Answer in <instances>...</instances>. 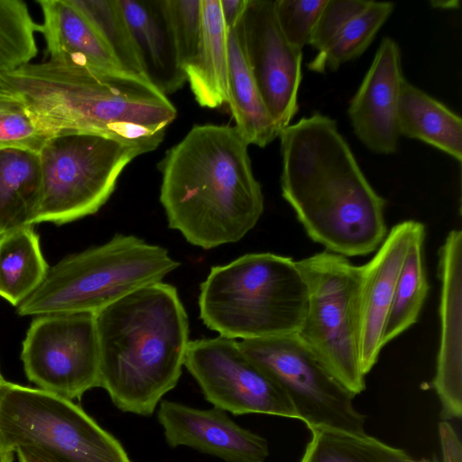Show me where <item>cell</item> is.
<instances>
[{
  "label": "cell",
  "instance_id": "25",
  "mask_svg": "<svg viewBox=\"0 0 462 462\" xmlns=\"http://www.w3.org/2000/svg\"><path fill=\"white\" fill-rule=\"evenodd\" d=\"M311 438L300 462H414L403 449L367 435L341 430H310Z\"/></svg>",
  "mask_w": 462,
  "mask_h": 462
},
{
  "label": "cell",
  "instance_id": "23",
  "mask_svg": "<svg viewBox=\"0 0 462 462\" xmlns=\"http://www.w3.org/2000/svg\"><path fill=\"white\" fill-rule=\"evenodd\" d=\"M39 152L0 149V236L33 226L42 197Z\"/></svg>",
  "mask_w": 462,
  "mask_h": 462
},
{
  "label": "cell",
  "instance_id": "32",
  "mask_svg": "<svg viewBox=\"0 0 462 462\" xmlns=\"http://www.w3.org/2000/svg\"><path fill=\"white\" fill-rule=\"evenodd\" d=\"M327 0H273L278 25L286 40L300 50L309 45Z\"/></svg>",
  "mask_w": 462,
  "mask_h": 462
},
{
  "label": "cell",
  "instance_id": "33",
  "mask_svg": "<svg viewBox=\"0 0 462 462\" xmlns=\"http://www.w3.org/2000/svg\"><path fill=\"white\" fill-rule=\"evenodd\" d=\"M368 3L364 0H327L309 45L318 51L322 50Z\"/></svg>",
  "mask_w": 462,
  "mask_h": 462
},
{
  "label": "cell",
  "instance_id": "8",
  "mask_svg": "<svg viewBox=\"0 0 462 462\" xmlns=\"http://www.w3.org/2000/svg\"><path fill=\"white\" fill-rule=\"evenodd\" d=\"M143 153L103 134L67 133L48 138L39 151L42 187L33 225H63L97 213L123 170Z\"/></svg>",
  "mask_w": 462,
  "mask_h": 462
},
{
  "label": "cell",
  "instance_id": "37",
  "mask_svg": "<svg viewBox=\"0 0 462 462\" xmlns=\"http://www.w3.org/2000/svg\"><path fill=\"white\" fill-rule=\"evenodd\" d=\"M14 452L5 449L0 445V462H13Z\"/></svg>",
  "mask_w": 462,
  "mask_h": 462
},
{
  "label": "cell",
  "instance_id": "2",
  "mask_svg": "<svg viewBox=\"0 0 462 462\" xmlns=\"http://www.w3.org/2000/svg\"><path fill=\"white\" fill-rule=\"evenodd\" d=\"M0 88L23 97L51 136L87 133L116 138L149 152L177 116L167 96L127 71L51 60L0 72Z\"/></svg>",
  "mask_w": 462,
  "mask_h": 462
},
{
  "label": "cell",
  "instance_id": "20",
  "mask_svg": "<svg viewBox=\"0 0 462 462\" xmlns=\"http://www.w3.org/2000/svg\"><path fill=\"white\" fill-rule=\"evenodd\" d=\"M201 10L200 40L184 70L196 101L216 108L228 102V29L219 0H201Z\"/></svg>",
  "mask_w": 462,
  "mask_h": 462
},
{
  "label": "cell",
  "instance_id": "18",
  "mask_svg": "<svg viewBox=\"0 0 462 462\" xmlns=\"http://www.w3.org/2000/svg\"><path fill=\"white\" fill-rule=\"evenodd\" d=\"M37 3L43 16L38 32L43 35L49 59L80 62L105 70L127 71L72 0Z\"/></svg>",
  "mask_w": 462,
  "mask_h": 462
},
{
  "label": "cell",
  "instance_id": "17",
  "mask_svg": "<svg viewBox=\"0 0 462 462\" xmlns=\"http://www.w3.org/2000/svg\"><path fill=\"white\" fill-rule=\"evenodd\" d=\"M440 339L432 386L444 420L462 413V232L451 230L439 249Z\"/></svg>",
  "mask_w": 462,
  "mask_h": 462
},
{
  "label": "cell",
  "instance_id": "34",
  "mask_svg": "<svg viewBox=\"0 0 462 462\" xmlns=\"http://www.w3.org/2000/svg\"><path fill=\"white\" fill-rule=\"evenodd\" d=\"M439 437L441 448V461L421 458L414 462H462L461 441L448 420H442L439 424Z\"/></svg>",
  "mask_w": 462,
  "mask_h": 462
},
{
  "label": "cell",
  "instance_id": "3",
  "mask_svg": "<svg viewBox=\"0 0 462 462\" xmlns=\"http://www.w3.org/2000/svg\"><path fill=\"white\" fill-rule=\"evenodd\" d=\"M248 146L235 126L197 125L159 162L168 226L189 244L236 243L258 223L264 199Z\"/></svg>",
  "mask_w": 462,
  "mask_h": 462
},
{
  "label": "cell",
  "instance_id": "6",
  "mask_svg": "<svg viewBox=\"0 0 462 462\" xmlns=\"http://www.w3.org/2000/svg\"><path fill=\"white\" fill-rule=\"evenodd\" d=\"M180 266L168 250L133 235L69 255L49 267L42 282L17 307L18 315L96 313Z\"/></svg>",
  "mask_w": 462,
  "mask_h": 462
},
{
  "label": "cell",
  "instance_id": "22",
  "mask_svg": "<svg viewBox=\"0 0 462 462\" xmlns=\"http://www.w3.org/2000/svg\"><path fill=\"white\" fill-rule=\"evenodd\" d=\"M401 135L436 147L462 161V120L440 101L403 79L398 106Z\"/></svg>",
  "mask_w": 462,
  "mask_h": 462
},
{
  "label": "cell",
  "instance_id": "38",
  "mask_svg": "<svg viewBox=\"0 0 462 462\" xmlns=\"http://www.w3.org/2000/svg\"><path fill=\"white\" fill-rule=\"evenodd\" d=\"M4 377L2 376V374L0 372V385L2 384V383L4 382Z\"/></svg>",
  "mask_w": 462,
  "mask_h": 462
},
{
  "label": "cell",
  "instance_id": "35",
  "mask_svg": "<svg viewBox=\"0 0 462 462\" xmlns=\"http://www.w3.org/2000/svg\"><path fill=\"white\" fill-rule=\"evenodd\" d=\"M247 0H219L223 18L229 30L240 21Z\"/></svg>",
  "mask_w": 462,
  "mask_h": 462
},
{
  "label": "cell",
  "instance_id": "24",
  "mask_svg": "<svg viewBox=\"0 0 462 462\" xmlns=\"http://www.w3.org/2000/svg\"><path fill=\"white\" fill-rule=\"evenodd\" d=\"M49 265L32 226L0 236V297L17 307L45 278Z\"/></svg>",
  "mask_w": 462,
  "mask_h": 462
},
{
  "label": "cell",
  "instance_id": "14",
  "mask_svg": "<svg viewBox=\"0 0 462 462\" xmlns=\"http://www.w3.org/2000/svg\"><path fill=\"white\" fill-rule=\"evenodd\" d=\"M425 226L415 220L394 225L365 264L360 266L357 321L361 370L366 375L384 347L383 331L398 277L410 245Z\"/></svg>",
  "mask_w": 462,
  "mask_h": 462
},
{
  "label": "cell",
  "instance_id": "7",
  "mask_svg": "<svg viewBox=\"0 0 462 462\" xmlns=\"http://www.w3.org/2000/svg\"><path fill=\"white\" fill-rule=\"evenodd\" d=\"M0 445L40 450L59 462H132L121 442L73 401L4 380Z\"/></svg>",
  "mask_w": 462,
  "mask_h": 462
},
{
  "label": "cell",
  "instance_id": "16",
  "mask_svg": "<svg viewBox=\"0 0 462 462\" xmlns=\"http://www.w3.org/2000/svg\"><path fill=\"white\" fill-rule=\"evenodd\" d=\"M157 419L172 448L189 447L225 462H263L269 456L263 437L241 427L217 407L199 409L162 400Z\"/></svg>",
  "mask_w": 462,
  "mask_h": 462
},
{
  "label": "cell",
  "instance_id": "10",
  "mask_svg": "<svg viewBox=\"0 0 462 462\" xmlns=\"http://www.w3.org/2000/svg\"><path fill=\"white\" fill-rule=\"evenodd\" d=\"M240 349L285 392L309 430L365 432L355 395L327 369L297 334L237 341Z\"/></svg>",
  "mask_w": 462,
  "mask_h": 462
},
{
  "label": "cell",
  "instance_id": "28",
  "mask_svg": "<svg viewBox=\"0 0 462 462\" xmlns=\"http://www.w3.org/2000/svg\"><path fill=\"white\" fill-rule=\"evenodd\" d=\"M72 1L92 23L123 68L149 80L140 51L118 0Z\"/></svg>",
  "mask_w": 462,
  "mask_h": 462
},
{
  "label": "cell",
  "instance_id": "31",
  "mask_svg": "<svg viewBox=\"0 0 462 462\" xmlns=\"http://www.w3.org/2000/svg\"><path fill=\"white\" fill-rule=\"evenodd\" d=\"M179 66L185 69L200 40L201 0H161ZM185 72V70H184Z\"/></svg>",
  "mask_w": 462,
  "mask_h": 462
},
{
  "label": "cell",
  "instance_id": "15",
  "mask_svg": "<svg viewBox=\"0 0 462 462\" xmlns=\"http://www.w3.org/2000/svg\"><path fill=\"white\" fill-rule=\"evenodd\" d=\"M404 79L400 46L385 37L347 110L355 134L375 153L397 152L401 136L398 106Z\"/></svg>",
  "mask_w": 462,
  "mask_h": 462
},
{
  "label": "cell",
  "instance_id": "27",
  "mask_svg": "<svg viewBox=\"0 0 462 462\" xmlns=\"http://www.w3.org/2000/svg\"><path fill=\"white\" fill-rule=\"evenodd\" d=\"M392 2L369 1L358 14L308 63L317 73L335 71L342 64L359 57L372 43L375 35L392 14Z\"/></svg>",
  "mask_w": 462,
  "mask_h": 462
},
{
  "label": "cell",
  "instance_id": "12",
  "mask_svg": "<svg viewBox=\"0 0 462 462\" xmlns=\"http://www.w3.org/2000/svg\"><path fill=\"white\" fill-rule=\"evenodd\" d=\"M184 366L214 407L233 415L261 413L300 420L285 392L235 339L219 336L189 341Z\"/></svg>",
  "mask_w": 462,
  "mask_h": 462
},
{
  "label": "cell",
  "instance_id": "21",
  "mask_svg": "<svg viewBox=\"0 0 462 462\" xmlns=\"http://www.w3.org/2000/svg\"><path fill=\"white\" fill-rule=\"evenodd\" d=\"M228 62L227 104L236 122L235 127L249 145L263 148L279 137L281 131L270 116L252 73L240 21L228 30Z\"/></svg>",
  "mask_w": 462,
  "mask_h": 462
},
{
  "label": "cell",
  "instance_id": "26",
  "mask_svg": "<svg viewBox=\"0 0 462 462\" xmlns=\"http://www.w3.org/2000/svg\"><path fill=\"white\" fill-rule=\"evenodd\" d=\"M426 232L412 240L402 266L383 331V346L413 326L420 314L430 285L423 261Z\"/></svg>",
  "mask_w": 462,
  "mask_h": 462
},
{
  "label": "cell",
  "instance_id": "1",
  "mask_svg": "<svg viewBox=\"0 0 462 462\" xmlns=\"http://www.w3.org/2000/svg\"><path fill=\"white\" fill-rule=\"evenodd\" d=\"M281 141V189L308 236L347 257L378 249L386 201L361 170L337 121L319 111L291 124Z\"/></svg>",
  "mask_w": 462,
  "mask_h": 462
},
{
  "label": "cell",
  "instance_id": "19",
  "mask_svg": "<svg viewBox=\"0 0 462 462\" xmlns=\"http://www.w3.org/2000/svg\"><path fill=\"white\" fill-rule=\"evenodd\" d=\"M140 51L148 79L165 95L187 81L179 66L161 0H118Z\"/></svg>",
  "mask_w": 462,
  "mask_h": 462
},
{
  "label": "cell",
  "instance_id": "36",
  "mask_svg": "<svg viewBox=\"0 0 462 462\" xmlns=\"http://www.w3.org/2000/svg\"><path fill=\"white\" fill-rule=\"evenodd\" d=\"M19 462H59L45 453L32 448H20L15 452Z\"/></svg>",
  "mask_w": 462,
  "mask_h": 462
},
{
  "label": "cell",
  "instance_id": "9",
  "mask_svg": "<svg viewBox=\"0 0 462 462\" xmlns=\"http://www.w3.org/2000/svg\"><path fill=\"white\" fill-rule=\"evenodd\" d=\"M308 289L297 335L355 396L365 389L359 359L357 291L360 266L324 251L297 261Z\"/></svg>",
  "mask_w": 462,
  "mask_h": 462
},
{
  "label": "cell",
  "instance_id": "30",
  "mask_svg": "<svg viewBox=\"0 0 462 462\" xmlns=\"http://www.w3.org/2000/svg\"><path fill=\"white\" fill-rule=\"evenodd\" d=\"M50 137L36 124L23 97L0 88V149L39 152Z\"/></svg>",
  "mask_w": 462,
  "mask_h": 462
},
{
  "label": "cell",
  "instance_id": "4",
  "mask_svg": "<svg viewBox=\"0 0 462 462\" xmlns=\"http://www.w3.org/2000/svg\"><path fill=\"white\" fill-rule=\"evenodd\" d=\"M99 387L123 412L151 416L178 383L189 319L174 286L139 288L95 313Z\"/></svg>",
  "mask_w": 462,
  "mask_h": 462
},
{
  "label": "cell",
  "instance_id": "5",
  "mask_svg": "<svg viewBox=\"0 0 462 462\" xmlns=\"http://www.w3.org/2000/svg\"><path fill=\"white\" fill-rule=\"evenodd\" d=\"M307 302L297 262L272 253L246 254L211 267L199 297L204 325L241 340L297 334Z\"/></svg>",
  "mask_w": 462,
  "mask_h": 462
},
{
  "label": "cell",
  "instance_id": "29",
  "mask_svg": "<svg viewBox=\"0 0 462 462\" xmlns=\"http://www.w3.org/2000/svg\"><path fill=\"white\" fill-rule=\"evenodd\" d=\"M34 23L22 0H0V72L14 70L37 55Z\"/></svg>",
  "mask_w": 462,
  "mask_h": 462
},
{
  "label": "cell",
  "instance_id": "13",
  "mask_svg": "<svg viewBox=\"0 0 462 462\" xmlns=\"http://www.w3.org/2000/svg\"><path fill=\"white\" fill-rule=\"evenodd\" d=\"M245 54L263 103L282 132L299 110L302 50L282 34L273 0H247L240 20Z\"/></svg>",
  "mask_w": 462,
  "mask_h": 462
},
{
  "label": "cell",
  "instance_id": "11",
  "mask_svg": "<svg viewBox=\"0 0 462 462\" xmlns=\"http://www.w3.org/2000/svg\"><path fill=\"white\" fill-rule=\"evenodd\" d=\"M25 374L37 388L80 400L99 387V352L95 313L36 316L23 341Z\"/></svg>",
  "mask_w": 462,
  "mask_h": 462
}]
</instances>
